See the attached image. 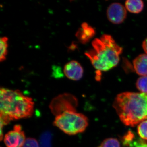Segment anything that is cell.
I'll list each match as a JSON object with an SVG mask.
<instances>
[{
	"instance_id": "7a4b0ae2",
	"label": "cell",
	"mask_w": 147,
	"mask_h": 147,
	"mask_svg": "<svg viewBox=\"0 0 147 147\" xmlns=\"http://www.w3.org/2000/svg\"><path fill=\"white\" fill-rule=\"evenodd\" d=\"M0 101L1 129L11 121L30 117L33 113L32 99L18 90L1 88Z\"/></svg>"
},
{
	"instance_id": "277c9868",
	"label": "cell",
	"mask_w": 147,
	"mask_h": 147,
	"mask_svg": "<svg viewBox=\"0 0 147 147\" xmlns=\"http://www.w3.org/2000/svg\"><path fill=\"white\" fill-rule=\"evenodd\" d=\"M53 124L65 134L73 135L84 132L88 120L83 114L69 111L56 116Z\"/></svg>"
},
{
	"instance_id": "5bb4252c",
	"label": "cell",
	"mask_w": 147,
	"mask_h": 147,
	"mask_svg": "<svg viewBox=\"0 0 147 147\" xmlns=\"http://www.w3.org/2000/svg\"><path fill=\"white\" fill-rule=\"evenodd\" d=\"M52 134L50 131L43 132L40 139V147H52Z\"/></svg>"
},
{
	"instance_id": "5b68a950",
	"label": "cell",
	"mask_w": 147,
	"mask_h": 147,
	"mask_svg": "<svg viewBox=\"0 0 147 147\" xmlns=\"http://www.w3.org/2000/svg\"><path fill=\"white\" fill-rule=\"evenodd\" d=\"M78 100L74 96L69 93L59 95L51 101L50 108L53 115H59L65 112H76Z\"/></svg>"
},
{
	"instance_id": "30bf717a",
	"label": "cell",
	"mask_w": 147,
	"mask_h": 147,
	"mask_svg": "<svg viewBox=\"0 0 147 147\" xmlns=\"http://www.w3.org/2000/svg\"><path fill=\"white\" fill-rule=\"evenodd\" d=\"M134 70L139 75L147 76V55L142 54L133 61Z\"/></svg>"
},
{
	"instance_id": "9c48e42d",
	"label": "cell",
	"mask_w": 147,
	"mask_h": 147,
	"mask_svg": "<svg viewBox=\"0 0 147 147\" xmlns=\"http://www.w3.org/2000/svg\"><path fill=\"white\" fill-rule=\"evenodd\" d=\"M94 34V29L87 23H84L82 24L81 28L76 32V36L82 43H86L88 42Z\"/></svg>"
},
{
	"instance_id": "9a60e30c",
	"label": "cell",
	"mask_w": 147,
	"mask_h": 147,
	"mask_svg": "<svg viewBox=\"0 0 147 147\" xmlns=\"http://www.w3.org/2000/svg\"><path fill=\"white\" fill-rule=\"evenodd\" d=\"M137 131L139 137L144 140H147V120L139 124L137 127Z\"/></svg>"
},
{
	"instance_id": "7c38bea8",
	"label": "cell",
	"mask_w": 147,
	"mask_h": 147,
	"mask_svg": "<svg viewBox=\"0 0 147 147\" xmlns=\"http://www.w3.org/2000/svg\"><path fill=\"white\" fill-rule=\"evenodd\" d=\"M123 144L125 147H147V141L136 139L135 137L127 141L123 142Z\"/></svg>"
},
{
	"instance_id": "52a82bcc",
	"label": "cell",
	"mask_w": 147,
	"mask_h": 147,
	"mask_svg": "<svg viewBox=\"0 0 147 147\" xmlns=\"http://www.w3.org/2000/svg\"><path fill=\"white\" fill-rule=\"evenodd\" d=\"M108 19L114 24H121L126 18V8L119 3H113L107 10Z\"/></svg>"
},
{
	"instance_id": "ba28073f",
	"label": "cell",
	"mask_w": 147,
	"mask_h": 147,
	"mask_svg": "<svg viewBox=\"0 0 147 147\" xmlns=\"http://www.w3.org/2000/svg\"><path fill=\"white\" fill-rule=\"evenodd\" d=\"M63 72L69 79L78 81L82 79L84 74L83 67L78 62L71 61L64 66Z\"/></svg>"
},
{
	"instance_id": "3957f363",
	"label": "cell",
	"mask_w": 147,
	"mask_h": 147,
	"mask_svg": "<svg viewBox=\"0 0 147 147\" xmlns=\"http://www.w3.org/2000/svg\"><path fill=\"white\" fill-rule=\"evenodd\" d=\"M92 48L86 52L85 55L98 73L108 71L118 64L123 48L111 36L104 34L100 38H96L92 42Z\"/></svg>"
},
{
	"instance_id": "ffe728a7",
	"label": "cell",
	"mask_w": 147,
	"mask_h": 147,
	"mask_svg": "<svg viewBox=\"0 0 147 147\" xmlns=\"http://www.w3.org/2000/svg\"><path fill=\"white\" fill-rule=\"evenodd\" d=\"M100 147V146H99V147Z\"/></svg>"
},
{
	"instance_id": "6da1fadb",
	"label": "cell",
	"mask_w": 147,
	"mask_h": 147,
	"mask_svg": "<svg viewBox=\"0 0 147 147\" xmlns=\"http://www.w3.org/2000/svg\"><path fill=\"white\" fill-rule=\"evenodd\" d=\"M113 106L122 122L134 127L147 120V94L125 92L117 96Z\"/></svg>"
},
{
	"instance_id": "4fadbf2b",
	"label": "cell",
	"mask_w": 147,
	"mask_h": 147,
	"mask_svg": "<svg viewBox=\"0 0 147 147\" xmlns=\"http://www.w3.org/2000/svg\"><path fill=\"white\" fill-rule=\"evenodd\" d=\"M8 39L6 37H3L1 38L0 41V61L1 62L4 61L6 59L7 54V48H8Z\"/></svg>"
},
{
	"instance_id": "ac0fdd59",
	"label": "cell",
	"mask_w": 147,
	"mask_h": 147,
	"mask_svg": "<svg viewBox=\"0 0 147 147\" xmlns=\"http://www.w3.org/2000/svg\"><path fill=\"white\" fill-rule=\"evenodd\" d=\"M22 147H40V146L36 139L30 137L26 139Z\"/></svg>"
},
{
	"instance_id": "2e32d148",
	"label": "cell",
	"mask_w": 147,
	"mask_h": 147,
	"mask_svg": "<svg viewBox=\"0 0 147 147\" xmlns=\"http://www.w3.org/2000/svg\"><path fill=\"white\" fill-rule=\"evenodd\" d=\"M137 88L142 93L147 94V76L139 78L136 83Z\"/></svg>"
},
{
	"instance_id": "d6986e66",
	"label": "cell",
	"mask_w": 147,
	"mask_h": 147,
	"mask_svg": "<svg viewBox=\"0 0 147 147\" xmlns=\"http://www.w3.org/2000/svg\"><path fill=\"white\" fill-rule=\"evenodd\" d=\"M142 46H143V49L144 50L145 53H146L147 55V38L144 40Z\"/></svg>"
},
{
	"instance_id": "e0dca14e",
	"label": "cell",
	"mask_w": 147,
	"mask_h": 147,
	"mask_svg": "<svg viewBox=\"0 0 147 147\" xmlns=\"http://www.w3.org/2000/svg\"><path fill=\"white\" fill-rule=\"evenodd\" d=\"M100 147H121L120 143L115 138H110L105 139L102 142Z\"/></svg>"
},
{
	"instance_id": "8992f818",
	"label": "cell",
	"mask_w": 147,
	"mask_h": 147,
	"mask_svg": "<svg viewBox=\"0 0 147 147\" xmlns=\"http://www.w3.org/2000/svg\"><path fill=\"white\" fill-rule=\"evenodd\" d=\"M24 131L21 125H15L13 130L9 131L5 136L4 142L7 147H22L26 141Z\"/></svg>"
},
{
	"instance_id": "8fae6325",
	"label": "cell",
	"mask_w": 147,
	"mask_h": 147,
	"mask_svg": "<svg viewBox=\"0 0 147 147\" xmlns=\"http://www.w3.org/2000/svg\"><path fill=\"white\" fill-rule=\"evenodd\" d=\"M125 7L129 12L138 13L144 8V2L140 0H128L125 3Z\"/></svg>"
}]
</instances>
